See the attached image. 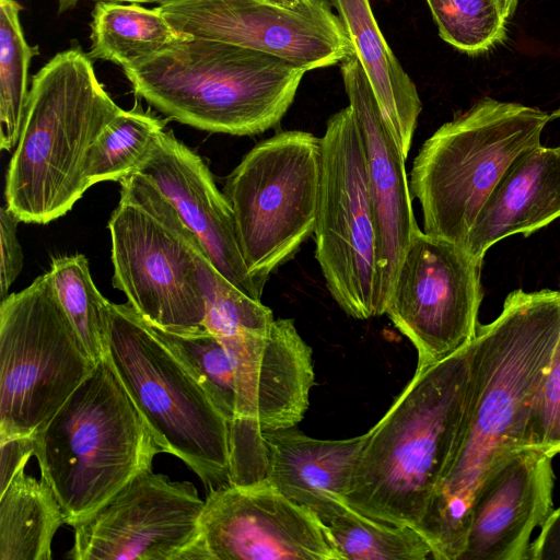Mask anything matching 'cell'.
<instances>
[{
  "label": "cell",
  "mask_w": 560,
  "mask_h": 560,
  "mask_svg": "<svg viewBox=\"0 0 560 560\" xmlns=\"http://www.w3.org/2000/svg\"><path fill=\"white\" fill-rule=\"evenodd\" d=\"M560 336V291H512L468 343L470 386L456 446L416 529L432 558L459 560L476 495L493 469L526 447L534 396Z\"/></svg>",
  "instance_id": "6da1fadb"
},
{
  "label": "cell",
  "mask_w": 560,
  "mask_h": 560,
  "mask_svg": "<svg viewBox=\"0 0 560 560\" xmlns=\"http://www.w3.org/2000/svg\"><path fill=\"white\" fill-rule=\"evenodd\" d=\"M469 386L468 345L417 365L366 432L347 493L351 509L390 525H419L453 456Z\"/></svg>",
  "instance_id": "7a4b0ae2"
},
{
  "label": "cell",
  "mask_w": 560,
  "mask_h": 560,
  "mask_svg": "<svg viewBox=\"0 0 560 560\" xmlns=\"http://www.w3.org/2000/svg\"><path fill=\"white\" fill-rule=\"evenodd\" d=\"M121 108L98 81L90 56L74 45L33 75L4 196L21 222L47 224L90 188V150Z\"/></svg>",
  "instance_id": "3957f363"
},
{
  "label": "cell",
  "mask_w": 560,
  "mask_h": 560,
  "mask_svg": "<svg viewBox=\"0 0 560 560\" xmlns=\"http://www.w3.org/2000/svg\"><path fill=\"white\" fill-rule=\"evenodd\" d=\"M122 70L135 93L167 118L233 136L278 125L306 72L259 50L196 37Z\"/></svg>",
  "instance_id": "277c9868"
},
{
  "label": "cell",
  "mask_w": 560,
  "mask_h": 560,
  "mask_svg": "<svg viewBox=\"0 0 560 560\" xmlns=\"http://www.w3.org/2000/svg\"><path fill=\"white\" fill-rule=\"evenodd\" d=\"M40 477L66 521L97 508L162 453L107 359L34 435Z\"/></svg>",
  "instance_id": "5b68a950"
},
{
  "label": "cell",
  "mask_w": 560,
  "mask_h": 560,
  "mask_svg": "<svg viewBox=\"0 0 560 560\" xmlns=\"http://www.w3.org/2000/svg\"><path fill=\"white\" fill-rule=\"evenodd\" d=\"M551 117L538 107L485 97L442 125L410 172L423 232L463 248L490 194L520 155L541 144Z\"/></svg>",
  "instance_id": "8992f818"
},
{
  "label": "cell",
  "mask_w": 560,
  "mask_h": 560,
  "mask_svg": "<svg viewBox=\"0 0 560 560\" xmlns=\"http://www.w3.org/2000/svg\"><path fill=\"white\" fill-rule=\"evenodd\" d=\"M162 452L211 491L230 483V424L182 361L130 303L109 305L106 357Z\"/></svg>",
  "instance_id": "52a82bcc"
},
{
  "label": "cell",
  "mask_w": 560,
  "mask_h": 560,
  "mask_svg": "<svg viewBox=\"0 0 560 560\" xmlns=\"http://www.w3.org/2000/svg\"><path fill=\"white\" fill-rule=\"evenodd\" d=\"M119 183L107 225L113 285L152 326L175 332L205 328V247L153 180L135 172Z\"/></svg>",
  "instance_id": "ba28073f"
},
{
  "label": "cell",
  "mask_w": 560,
  "mask_h": 560,
  "mask_svg": "<svg viewBox=\"0 0 560 560\" xmlns=\"http://www.w3.org/2000/svg\"><path fill=\"white\" fill-rule=\"evenodd\" d=\"M48 272L0 304V442L32 438L93 372Z\"/></svg>",
  "instance_id": "9c48e42d"
},
{
  "label": "cell",
  "mask_w": 560,
  "mask_h": 560,
  "mask_svg": "<svg viewBox=\"0 0 560 560\" xmlns=\"http://www.w3.org/2000/svg\"><path fill=\"white\" fill-rule=\"evenodd\" d=\"M320 174V138L290 130L258 142L226 177L243 259L262 284L314 233Z\"/></svg>",
  "instance_id": "30bf717a"
},
{
  "label": "cell",
  "mask_w": 560,
  "mask_h": 560,
  "mask_svg": "<svg viewBox=\"0 0 560 560\" xmlns=\"http://www.w3.org/2000/svg\"><path fill=\"white\" fill-rule=\"evenodd\" d=\"M314 229L315 256L326 287L349 316L384 314L373 201L358 125L350 106L329 117Z\"/></svg>",
  "instance_id": "8fae6325"
},
{
  "label": "cell",
  "mask_w": 560,
  "mask_h": 560,
  "mask_svg": "<svg viewBox=\"0 0 560 560\" xmlns=\"http://www.w3.org/2000/svg\"><path fill=\"white\" fill-rule=\"evenodd\" d=\"M481 261L419 230L396 271L385 314L409 339L418 364L438 362L475 337L482 301Z\"/></svg>",
  "instance_id": "7c38bea8"
},
{
  "label": "cell",
  "mask_w": 560,
  "mask_h": 560,
  "mask_svg": "<svg viewBox=\"0 0 560 560\" xmlns=\"http://www.w3.org/2000/svg\"><path fill=\"white\" fill-rule=\"evenodd\" d=\"M158 8L184 35L259 50L305 71L355 54L328 0H170Z\"/></svg>",
  "instance_id": "4fadbf2b"
},
{
  "label": "cell",
  "mask_w": 560,
  "mask_h": 560,
  "mask_svg": "<svg viewBox=\"0 0 560 560\" xmlns=\"http://www.w3.org/2000/svg\"><path fill=\"white\" fill-rule=\"evenodd\" d=\"M205 501L195 486L152 468L73 521L74 560H188Z\"/></svg>",
  "instance_id": "5bb4252c"
},
{
  "label": "cell",
  "mask_w": 560,
  "mask_h": 560,
  "mask_svg": "<svg viewBox=\"0 0 560 560\" xmlns=\"http://www.w3.org/2000/svg\"><path fill=\"white\" fill-rule=\"evenodd\" d=\"M188 560H341L327 526L267 479L211 490Z\"/></svg>",
  "instance_id": "9a60e30c"
},
{
  "label": "cell",
  "mask_w": 560,
  "mask_h": 560,
  "mask_svg": "<svg viewBox=\"0 0 560 560\" xmlns=\"http://www.w3.org/2000/svg\"><path fill=\"white\" fill-rule=\"evenodd\" d=\"M365 440L366 433L319 440L295 427L268 431L245 427L234 441V471L241 482L267 479L327 524L350 509L347 493Z\"/></svg>",
  "instance_id": "2e32d148"
},
{
  "label": "cell",
  "mask_w": 560,
  "mask_h": 560,
  "mask_svg": "<svg viewBox=\"0 0 560 560\" xmlns=\"http://www.w3.org/2000/svg\"><path fill=\"white\" fill-rule=\"evenodd\" d=\"M135 172L154 182L202 244L214 268L246 295L260 301L265 284L245 265L231 206L203 160L172 130H162Z\"/></svg>",
  "instance_id": "e0dca14e"
},
{
  "label": "cell",
  "mask_w": 560,
  "mask_h": 560,
  "mask_svg": "<svg viewBox=\"0 0 560 560\" xmlns=\"http://www.w3.org/2000/svg\"><path fill=\"white\" fill-rule=\"evenodd\" d=\"M349 106L358 125L373 201L381 271V298H387L411 237L420 230L412 210L406 158L355 54L340 66Z\"/></svg>",
  "instance_id": "ac0fdd59"
},
{
  "label": "cell",
  "mask_w": 560,
  "mask_h": 560,
  "mask_svg": "<svg viewBox=\"0 0 560 560\" xmlns=\"http://www.w3.org/2000/svg\"><path fill=\"white\" fill-rule=\"evenodd\" d=\"M552 457L526 446L493 469L476 495L459 560L529 559L530 535L552 512Z\"/></svg>",
  "instance_id": "d6986e66"
},
{
  "label": "cell",
  "mask_w": 560,
  "mask_h": 560,
  "mask_svg": "<svg viewBox=\"0 0 560 560\" xmlns=\"http://www.w3.org/2000/svg\"><path fill=\"white\" fill-rule=\"evenodd\" d=\"M560 218V145L533 148L508 168L480 210L463 249L481 261L495 243L528 236Z\"/></svg>",
  "instance_id": "ffe728a7"
},
{
  "label": "cell",
  "mask_w": 560,
  "mask_h": 560,
  "mask_svg": "<svg viewBox=\"0 0 560 560\" xmlns=\"http://www.w3.org/2000/svg\"><path fill=\"white\" fill-rule=\"evenodd\" d=\"M341 19L360 61L407 159L422 104L417 88L386 43L370 0H328Z\"/></svg>",
  "instance_id": "44dd1931"
},
{
  "label": "cell",
  "mask_w": 560,
  "mask_h": 560,
  "mask_svg": "<svg viewBox=\"0 0 560 560\" xmlns=\"http://www.w3.org/2000/svg\"><path fill=\"white\" fill-rule=\"evenodd\" d=\"M20 465L0 487V560H50L51 542L67 523L50 485Z\"/></svg>",
  "instance_id": "7402d4cb"
},
{
  "label": "cell",
  "mask_w": 560,
  "mask_h": 560,
  "mask_svg": "<svg viewBox=\"0 0 560 560\" xmlns=\"http://www.w3.org/2000/svg\"><path fill=\"white\" fill-rule=\"evenodd\" d=\"M91 59L122 69L191 37L176 31L160 9L100 0L92 12Z\"/></svg>",
  "instance_id": "603a6c76"
},
{
  "label": "cell",
  "mask_w": 560,
  "mask_h": 560,
  "mask_svg": "<svg viewBox=\"0 0 560 560\" xmlns=\"http://www.w3.org/2000/svg\"><path fill=\"white\" fill-rule=\"evenodd\" d=\"M166 122L144 110L138 101L131 109H121L105 126L90 150L86 171L90 186L100 182H120L133 173Z\"/></svg>",
  "instance_id": "cb8c5ba5"
},
{
  "label": "cell",
  "mask_w": 560,
  "mask_h": 560,
  "mask_svg": "<svg viewBox=\"0 0 560 560\" xmlns=\"http://www.w3.org/2000/svg\"><path fill=\"white\" fill-rule=\"evenodd\" d=\"M49 273L59 301L86 351L97 363L108 352L109 305L94 284L82 254L52 259Z\"/></svg>",
  "instance_id": "d4e9b609"
},
{
  "label": "cell",
  "mask_w": 560,
  "mask_h": 560,
  "mask_svg": "<svg viewBox=\"0 0 560 560\" xmlns=\"http://www.w3.org/2000/svg\"><path fill=\"white\" fill-rule=\"evenodd\" d=\"M15 0H0V148L16 147L28 98V68L38 47L25 39Z\"/></svg>",
  "instance_id": "484cf974"
},
{
  "label": "cell",
  "mask_w": 560,
  "mask_h": 560,
  "mask_svg": "<svg viewBox=\"0 0 560 560\" xmlns=\"http://www.w3.org/2000/svg\"><path fill=\"white\" fill-rule=\"evenodd\" d=\"M341 560H425L428 540L412 526L390 525L353 509L326 524Z\"/></svg>",
  "instance_id": "4316f807"
},
{
  "label": "cell",
  "mask_w": 560,
  "mask_h": 560,
  "mask_svg": "<svg viewBox=\"0 0 560 560\" xmlns=\"http://www.w3.org/2000/svg\"><path fill=\"white\" fill-rule=\"evenodd\" d=\"M440 37L454 48L480 55L502 43L518 0H425Z\"/></svg>",
  "instance_id": "83f0119b"
},
{
  "label": "cell",
  "mask_w": 560,
  "mask_h": 560,
  "mask_svg": "<svg viewBox=\"0 0 560 560\" xmlns=\"http://www.w3.org/2000/svg\"><path fill=\"white\" fill-rule=\"evenodd\" d=\"M149 326L206 389L229 424L233 422L236 419L233 368L221 341L206 327L175 332Z\"/></svg>",
  "instance_id": "f1b7e54d"
},
{
  "label": "cell",
  "mask_w": 560,
  "mask_h": 560,
  "mask_svg": "<svg viewBox=\"0 0 560 560\" xmlns=\"http://www.w3.org/2000/svg\"><path fill=\"white\" fill-rule=\"evenodd\" d=\"M206 296L205 326L218 339L245 332L266 334L272 312L226 280L207 258L202 266Z\"/></svg>",
  "instance_id": "f546056e"
},
{
  "label": "cell",
  "mask_w": 560,
  "mask_h": 560,
  "mask_svg": "<svg viewBox=\"0 0 560 560\" xmlns=\"http://www.w3.org/2000/svg\"><path fill=\"white\" fill-rule=\"evenodd\" d=\"M525 445L551 456L560 453V336L532 402Z\"/></svg>",
  "instance_id": "4dcf8cb0"
},
{
  "label": "cell",
  "mask_w": 560,
  "mask_h": 560,
  "mask_svg": "<svg viewBox=\"0 0 560 560\" xmlns=\"http://www.w3.org/2000/svg\"><path fill=\"white\" fill-rule=\"evenodd\" d=\"M20 219L7 206L0 209V295L7 298L9 289L19 277L23 268V253L18 240V224Z\"/></svg>",
  "instance_id": "1f68e13d"
},
{
  "label": "cell",
  "mask_w": 560,
  "mask_h": 560,
  "mask_svg": "<svg viewBox=\"0 0 560 560\" xmlns=\"http://www.w3.org/2000/svg\"><path fill=\"white\" fill-rule=\"evenodd\" d=\"M560 560V508L552 510L529 547V560Z\"/></svg>",
  "instance_id": "d6a6232c"
},
{
  "label": "cell",
  "mask_w": 560,
  "mask_h": 560,
  "mask_svg": "<svg viewBox=\"0 0 560 560\" xmlns=\"http://www.w3.org/2000/svg\"><path fill=\"white\" fill-rule=\"evenodd\" d=\"M100 1V0H98ZM104 1H116V2H130V3H153L158 2L159 4L167 2L170 0H104ZM281 4H293L299 0H272Z\"/></svg>",
  "instance_id": "836d02e7"
},
{
  "label": "cell",
  "mask_w": 560,
  "mask_h": 560,
  "mask_svg": "<svg viewBox=\"0 0 560 560\" xmlns=\"http://www.w3.org/2000/svg\"><path fill=\"white\" fill-rule=\"evenodd\" d=\"M58 1V12L63 13L66 11L72 10L80 0H57Z\"/></svg>",
  "instance_id": "e575fe53"
},
{
  "label": "cell",
  "mask_w": 560,
  "mask_h": 560,
  "mask_svg": "<svg viewBox=\"0 0 560 560\" xmlns=\"http://www.w3.org/2000/svg\"><path fill=\"white\" fill-rule=\"evenodd\" d=\"M553 117H559L560 118V113H553L552 115Z\"/></svg>",
  "instance_id": "d590c367"
},
{
  "label": "cell",
  "mask_w": 560,
  "mask_h": 560,
  "mask_svg": "<svg viewBox=\"0 0 560 560\" xmlns=\"http://www.w3.org/2000/svg\"><path fill=\"white\" fill-rule=\"evenodd\" d=\"M555 113H560V108H559V109H557Z\"/></svg>",
  "instance_id": "8d00e7d4"
}]
</instances>
